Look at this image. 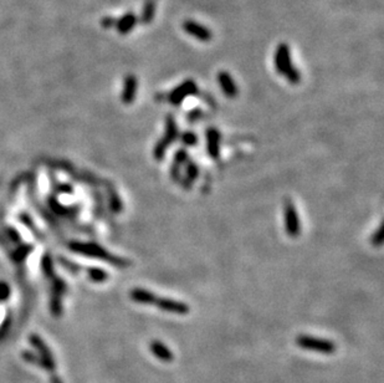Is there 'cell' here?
Here are the masks:
<instances>
[{"instance_id":"6da1fadb","label":"cell","mask_w":384,"mask_h":383,"mask_svg":"<svg viewBox=\"0 0 384 383\" xmlns=\"http://www.w3.org/2000/svg\"><path fill=\"white\" fill-rule=\"evenodd\" d=\"M274 61H275V67L279 74L286 77L291 85H299L300 81H301V74H300L299 69L292 65L291 51H290L287 44L281 43L278 46L275 56H274Z\"/></svg>"},{"instance_id":"7a4b0ae2","label":"cell","mask_w":384,"mask_h":383,"mask_svg":"<svg viewBox=\"0 0 384 383\" xmlns=\"http://www.w3.org/2000/svg\"><path fill=\"white\" fill-rule=\"evenodd\" d=\"M296 343L299 347L304 348V350L315 351V352L323 353V355H333L337 350V346L333 341L310 335L297 336Z\"/></svg>"},{"instance_id":"3957f363","label":"cell","mask_w":384,"mask_h":383,"mask_svg":"<svg viewBox=\"0 0 384 383\" xmlns=\"http://www.w3.org/2000/svg\"><path fill=\"white\" fill-rule=\"evenodd\" d=\"M284 215L287 235L291 238H297L301 234V223H300L296 207L291 202V199H286L284 202Z\"/></svg>"},{"instance_id":"277c9868","label":"cell","mask_w":384,"mask_h":383,"mask_svg":"<svg viewBox=\"0 0 384 383\" xmlns=\"http://www.w3.org/2000/svg\"><path fill=\"white\" fill-rule=\"evenodd\" d=\"M29 341L33 345V347L38 351L39 357L43 359L44 364H45V369L49 372H54L56 369V362H55L54 356H52L50 348L48 347L45 342L43 341V338L38 335H30Z\"/></svg>"},{"instance_id":"5b68a950","label":"cell","mask_w":384,"mask_h":383,"mask_svg":"<svg viewBox=\"0 0 384 383\" xmlns=\"http://www.w3.org/2000/svg\"><path fill=\"white\" fill-rule=\"evenodd\" d=\"M198 92V86L193 80H187L183 83H180L178 87L174 88L169 95V101L172 105L179 106L183 101L189 96L195 95Z\"/></svg>"},{"instance_id":"8992f818","label":"cell","mask_w":384,"mask_h":383,"mask_svg":"<svg viewBox=\"0 0 384 383\" xmlns=\"http://www.w3.org/2000/svg\"><path fill=\"white\" fill-rule=\"evenodd\" d=\"M182 28L188 35L193 36V38L200 41H204V43L210 41L211 38H213V33H211L210 29L194 22V20H185V22H183Z\"/></svg>"},{"instance_id":"52a82bcc","label":"cell","mask_w":384,"mask_h":383,"mask_svg":"<svg viewBox=\"0 0 384 383\" xmlns=\"http://www.w3.org/2000/svg\"><path fill=\"white\" fill-rule=\"evenodd\" d=\"M154 306H157L164 312L176 315H187L190 310L185 302L173 300V299L169 298H157Z\"/></svg>"},{"instance_id":"ba28073f","label":"cell","mask_w":384,"mask_h":383,"mask_svg":"<svg viewBox=\"0 0 384 383\" xmlns=\"http://www.w3.org/2000/svg\"><path fill=\"white\" fill-rule=\"evenodd\" d=\"M218 82L224 95L229 98H235L239 92L236 83L228 71H220L218 74Z\"/></svg>"},{"instance_id":"9c48e42d","label":"cell","mask_w":384,"mask_h":383,"mask_svg":"<svg viewBox=\"0 0 384 383\" xmlns=\"http://www.w3.org/2000/svg\"><path fill=\"white\" fill-rule=\"evenodd\" d=\"M206 148L213 160H218L220 156V134L216 129H209L206 131Z\"/></svg>"},{"instance_id":"30bf717a","label":"cell","mask_w":384,"mask_h":383,"mask_svg":"<svg viewBox=\"0 0 384 383\" xmlns=\"http://www.w3.org/2000/svg\"><path fill=\"white\" fill-rule=\"evenodd\" d=\"M150 350L151 352H152V355L156 356L158 359H161L162 362L173 361V352H172L168 346H166L163 342H161V341L153 340L150 345Z\"/></svg>"},{"instance_id":"8fae6325","label":"cell","mask_w":384,"mask_h":383,"mask_svg":"<svg viewBox=\"0 0 384 383\" xmlns=\"http://www.w3.org/2000/svg\"><path fill=\"white\" fill-rule=\"evenodd\" d=\"M137 22V17H136L133 13H127V14H124L123 17H121L117 20L114 27H116L117 31H118L121 35H127V34H130L131 31L136 28Z\"/></svg>"},{"instance_id":"7c38bea8","label":"cell","mask_w":384,"mask_h":383,"mask_svg":"<svg viewBox=\"0 0 384 383\" xmlns=\"http://www.w3.org/2000/svg\"><path fill=\"white\" fill-rule=\"evenodd\" d=\"M137 77H135L133 75H128L124 79L123 92H122V100H123L124 103H131L135 100L136 95H137Z\"/></svg>"},{"instance_id":"4fadbf2b","label":"cell","mask_w":384,"mask_h":383,"mask_svg":"<svg viewBox=\"0 0 384 383\" xmlns=\"http://www.w3.org/2000/svg\"><path fill=\"white\" fill-rule=\"evenodd\" d=\"M131 299L133 301L138 302V304H143V305H154L156 304V300L158 296L154 295L152 291L146 290V289H141V288H136L131 291Z\"/></svg>"},{"instance_id":"5bb4252c","label":"cell","mask_w":384,"mask_h":383,"mask_svg":"<svg viewBox=\"0 0 384 383\" xmlns=\"http://www.w3.org/2000/svg\"><path fill=\"white\" fill-rule=\"evenodd\" d=\"M185 164H187V167H185V178H183V181H184L185 183H182V186L184 187V188L189 189L190 187H192L193 182H195V179L199 177V168H198L197 164L192 162V161H189V162H187Z\"/></svg>"},{"instance_id":"9a60e30c","label":"cell","mask_w":384,"mask_h":383,"mask_svg":"<svg viewBox=\"0 0 384 383\" xmlns=\"http://www.w3.org/2000/svg\"><path fill=\"white\" fill-rule=\"evenodd\" d=\"M178 136H179L178 126H177L173 117L169 114V116H167V119H166V134H164L163 138L166 141H168V142L172 145V143L178 138Z\"/></svg>"},{"instance_id":"2e32d148","label":"cell","mask_w":384,"mask_h":383,"mask_svg":"<svg viewBox=\"0 0 384 383\" xmlns=\"http://www.w3.org/2000/svg\"><path fill=\"white\" fill-rule=\"evenodd\" d=\"M156 14V3L153 0H148L145 4L142 9V14H141V20L143 24H151Z\"/></svg>"},{"instance_id":"e0dca14e","label":"cell","mask_w":384,"mask_h":383,"mask_svg":"<svg viewBox=\"0 0 384 383\" xmlns=\"http://www.w3.org/2000/svg\"><path fill=\"white\" fill-rule=\"evenodd\" d=\"M169 146H171V143H169L168 141H166L163 137H162L161 140H159L158 142L156 143V146H154V148H153V157L156 158L157 161H162V160H163Z\"/></svg>"},{"instance_id":"ac0fdd59","label":"cell","mask_w":384,"mask_h":383,"mask_svg":"<svg viewBox=\"0 0 384 383\" xmlns=\"http://www.w3.org/2000/svg\"><path fill=\"white\" fill-rule=\"evenodd\" d=\"M22 357L24 358L25 362H28V363L35 364V366L41 367V368L45 369V364H44L43 359L39 357V355H36V353L30 352V351H23Z\"/></svg>"},{"instance_id":"d6986e66","label":"cell","mask_w":384,"mask_h":383,"mask_svg":"<svg viewBox=\"0 0 384 383\" xmlns=\"http://www.w3.org/2000/svg\"><path fill=\"white\" fill-rule=\"evenodd\" d=\"M383 243V225H379V228L372 234L370 236V244L373 246H380Z\"/></svg>"},{"instance_id":"ffe728a7","label":"cell","mask_w":384,"mask_h":383,"mask_svg":"<svg viewBox=\"0 0 384 383\" xmlns=\"http://www.w3.org/2000/svg\"><path fill=\"white\" fill-rule=\"evenodd\" d=\"M187 161H188L187 151L183 150V148H180V150L177 151L176 155H174V162L179 164V166H183V164L187 163Z\"/></svg>"},{"instance_id":"44dd1931","label":"cell","mask_w":384,"mask_h":383,"mask_svg":"<svg viewBox=\"0 0 384 383\" xmlns=\"http://www.w3.org/2000/svg\"><path fill=\"white\" fill-rule=\"evenodd\" d=\"M182 141L183 143L187 146H195L197 145L198 138L194 134H193V132H185V134H183Z\"/></svg>"},{"instance_id":"7402d4cb","label":"cell","mask_w":384,"mask_h":383,"mask_svg":"<svg viewBox=\"0 0 384 383\" xmlns=\"http://www.w3.org/2000/svg\"><path fill=\"white\" fill-rule=\"evenodd\" d=\"M171 177H172V179H173V181H177V182H178L180 179V166L179 164H177L176 162H173V164H172Z\"/></svg>"},{"instance_id":"603a6c76","label":"cell","mask_w":384,"mask_h":383,"mask_svg":"<svg viewBox=\"0 0 384 383\" xmlns=\"http://www.w3.org/2000/svg\"><path fill=\"white\" fill-rule=\"evenodd\" d=\"M116 22L117 20L114 19V18L106 17V18H103L102 20H101V25H102V28L109 29V28H112V27H114V25H116Z\"/></svg>"},{"instance_id":"cb8c5ba5","label":"cell","mask_w":384,"mask_h":383,"mask_svg":"<svg viewBox=\"0 0 384 383\" xmlns=\"http://www.w3.org/2000/svg\"><path fill=\"white\" fill-rule=\"evenodd\" d=\"M50 383H64V382H62V379L60 378V377L57 376V374H51Z\"/></svg>"}]
</instances>
